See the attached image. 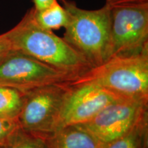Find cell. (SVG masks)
<instances>
[{
  "mask_svg": "<svg viewBox=\"0 0 148 148\" xmlns=\"http://www.w3.org/2000/svg\"><path fill=\"white\" fill-rule=\"evenodd\" d=\"M2 35L12 49L75 77L91 68L63 38L56 35L53 31L38 27L33 21L29 10L16 26Z\"/></svg>",
  "mask_w": 148,
  "mask_h": 148,
  "instance_id": "1",
  "label": "cell"
},
{
  "mask_svg": "<svg viewBox=\"0 0 148 148\" xmlns=\"http://www.w3.org/2000/svg\"><path fill=\"white\" fill-rule=\"evenodd\" d=\"M60 1L69 15L63 39L91 67L110 58V5L85 10L71 0Z\"/></svg>",
  "mask_w": 148,
  "mask_h": 148,
  "instance_id": "2",
  "label": "cell"
},
{
  "mask_svg": "<svg viewBox=\"0 0 148 148\" xmlns=\"http://www.w3.org/2000/svg\"><path fill=\"white\" fill-rule=\"evenodd\" d=\"M67 83H90L125 99L148 101V50L114 56Z\"/></svg>",
  "mask_w": 148,
  "mask_h": 148,
  "instance_id": "3",
  "label": "cell"
},
{
  "mask_svg": "<svg viewBox=\"0 0 148 148\" xmlns=\"http://www.w3.org/2000/svg\"><path fill=\"white\" fill-rule=\"evenodd\" d=\"M67 82L40 86L24 92L23 104L17 116L19 127L41 138L58 128Z\"/></svg>",
  "mask_w": 148,
  "mask_h": 148,
  "instance_id": "4",
  "label": "cell"
},
{
  "mask_svg": "<svg viewBox=\"0 0 148 148\" xmlns=\"http://www.w3.org/2000/svg\"><path fill=\"white\" fill-rule=\"evenodd\" d=\"M110 57L148 50V2L110 5Z\"/></svg>",
  "mask_w": 148,
  "mask_h": 148,
  "instance_id": "5",
  "label": "cell"
},
{
  "mask_svg": "<svg viewBox=\"0 0 148 148\" xmlns=\"http://www.w3.org/2000/svg\"><path fill=\"white\" fill-rule=\"evenodd\" d=\"M73 78L70 74L14 49L0 57V86L25 92L45 85L69 82Z\"/></svg>",
  "mask_w": 148,
  "mask_h": 148,
  "instance_id": "6",
  "label": "cell"
},
{
  "mask_svg": "<svg viewBox=\"0 0 148 148\" xmlns=\"http://www.w3.org/2000/svg\"><path fill=\"white\" fill-rule=\"evenodd\" d=\"M148 101L123 99L103 108L89 121L77 125L100 143L123 136L147 118Z\"/></svg>",
  "mask_w": 148,
  "mask_h": 148,
  "instance_id": "7",
  "label": "cell"
},
{
  "mask_svg": "<svg viewBox=\"0 0 148 148\" xmlns=\"http://www.w3.org/2000/svg\"><path fill=\"white\" fill-rule=\"evenodd\" d=\"M123 99L125 98L90 83L68 84L58 129L86 123L109 104Z\"/></svg>",
  "mask_w": 148,
  "mask_h": 148,
  "instance_id": "8",
  "label": "cell"
},
{
  "mask_svg": "<svg viewBox=\"0 0 148 148\" xmlns=\"http://www.w3.org/2000/svg\"><path fill=\"white\" fill-rule=\"evenodd\" d=\"M40 138L45 148H99L100 144L86 130L77 125L60 127Z\"/></svg>",
  "mask_w": 148,
  "mask_h": 148,
  "instance_id": "9",
  "label": "cell"
},
{
  "mask_svg": "<svg viewBox=\"0 0 148 148\" xmlns=\"http://www.w3.org/2000/svg\"><path fill=\"white\" fill-rule=\"evenodd\" d=\"M33 21L41 28L53 31L65 27L69 22V15L62 4L56 1L49 7L40 10H29Z\"/></svg>",
  "mask_w": 148,
  "mask_h": 148,
  "instance_id": "10",
  "label": "cell"
},
{
  "mask_svg": "<svg viewBox=\"0 0 148 148\" xmlns=\"http://www.w3.org/2000/svg\"><path fill=\"white\" fill-rule=\"evenodd\" d=\"M147 118L123 136L108 143H100L99 148H147Z\"/></svg>",
  "mask_w": 148,
  "mask_h": 148,
  "instance_id": "11",
  "label": "cell"
},
{
  "mask_svg": "<svg viewBox=\"0 0 148 148\" xmlns=\"http://www.w3.org/2000/svg\"><path fill=\"white\" fill-rule=\"evenodd\" d=\"M24 92L16 88L0 86V117L17 118L21 111Z\"/></svg>",
  "mask_w": 148,
  "mask_h": 148,
  "instance_id": "12",
  "label": "cell"
},
{
  "mask_svg": "<svg viewBox=\"0 0 148 148\" xmlns=\"http://www.w3.org/2000/svg\"><path fill=\"white\" fill-rule=\"evenodd\" d=\"M8 146L9 148H45L41 138L29 134L21 128L12 136Z\"/></svg>",
  "mask_w": 148,
  "mask_h": 148,
  "instance_id": "13",
  "label": "cell"
},
{
  "mask_svg": "<svg viewBox=\"0 0 148 148\" xmlns=\"http://www.w3.org/2000/svg\"><path fill=\"white\" fill-rule=\"evenodd\" d=\"M19 128L17 118L0 117V147L8 145Z\"/></svg>",
  "mask_w": 148,
  "mask_h": 148,
  "instance_id": "14",
  "label": "cell"
},
{
  "mask_svg": "<svg viewBox=\"0 0 148 148\" xmlns=\"http://www.w3.org/2000/svg\"><path fill=\"white\" fill-rule=\"evenodd\" d=\"M148 2V0H106V4L108 5L130 4V3H139Z\"/></svg>",
  "mask_w": 148,
  "mask_h": 148,
  "instance_id": "15",
  "label": "cell"
},
{
  "mask_svg": "<svg viewBox=\"0 0 148 148\" xmlns=\"http://www.w3.org/2000/svg\"><path fill=\"white\" fill-rule=\"evenodd\" d=\"M32 1L34 2L33 8L36 10H40L49 7L57 0H32Z\"/></svg>",
  "mask_w": 148,
  "mask_h": 148,
  "instance_id": "16",
  "label": "cell"
},
{
  "mask_svg": "<svg viewBox=\"0 0 148 148\" xmlns=\"http://www.w3.org/2000/svg\"><path fill=\"white\" fill-rule=\"evenodd\" d=\"M11 49H12V48L11 47L10 42L2 34H0V57L2 56L8 51H10Z\"/></svg>",
  "mask_w": 148,
  "mask_h": 148,
  "instance_id": "17",
  "label": "cell"
},
{
  "mask_svg": "<svg viewBox=\"0 0 148 148\" xmlns=\"http://www.w3.org/2000/svg\"><path fill=\"white\" fill-rule=\"evenodd\" d=\"M0 148H9V147L8 145H5V146H2V147H0Z\"/></svg>",
  "mask_w": 148,
  "mask_h": 148,
  "instance_id": "18",
  "label": "cell"
}]
</instances>
